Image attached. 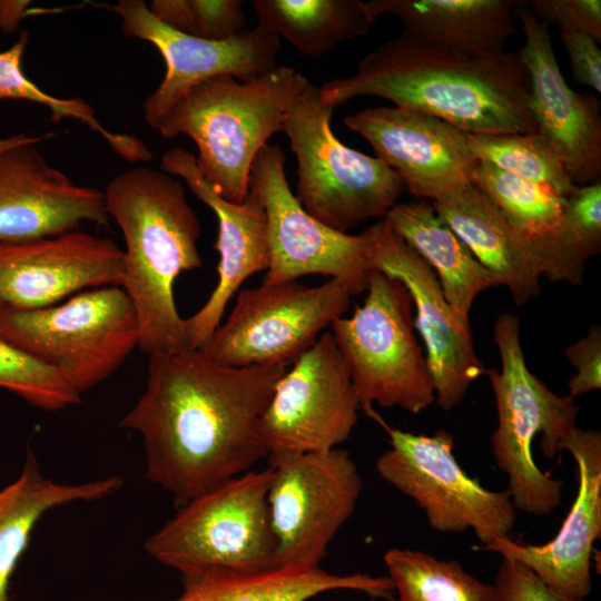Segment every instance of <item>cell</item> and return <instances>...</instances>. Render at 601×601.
<instances>
[{
    "label": "cell",
    "mask_w": 601,
    "mask_h": 601,
    "mask_svg": "<svg viewBox=\"0 0 601 601\" xmlns=\"http://www.w3.org/2000/svg\"><path fill=\"white\" fill-rule=\"evenodd\" d=\"M286 371L226 366L203 349L150 356L145 391L119 424L142 439L146 479L178 509L267 457L259 418Z\"/></svg>",
    "instance_id": "cell-1"
},
{
    "label": "cell",
    "mask_w": 601,
    "mask_h": 601,
    "mask_svg": "<svg viewBox=\"0 0 601 601\" xmlns=\"http://www.w3.org/2000/svg\"><path fill=\"white\" fill-rule=\"evenodd\" d=\"M337 107L373 96L441 118L467 134H536L530 79L518 52L469 57L405 31L364 56L356 72L325 82Z\"/></svg>",
    "instance_id": "cell-2"
},
{
    "label": "cell",
    "mask_w": 601,
    "mask_h": 601,
    "mask_svg": "<svg viewBox=\"0 0 601 601\" xmlns=\"http://www.w3.org/2000/svg\"><path fill=\"white\" fill-rule=\"evenodd\" d=\"M109 219L124 239V278L139 324L138 347L150 356L186 351L184 318L174 285L200 268V224L179 180L162 170L138 166L115 176L104 190Z\"/></svg>",
    "instance_id": "cell-3"
},
{
    "label": "cell",
    "mask_w": 601,
    "mask_h": 601,
    "mask_svg": "<svg viewBox=\"0 0 601 601\" xmlns=\"http://www.w3.org/2000/svg\"><path fill=\"white\" fill-rule=\"evenodd\" d=\"M309 86L289 66L244 82L231 76L210 78L186 90L156 130L167 139L190 137L206 180L227 200L243 203L257 155L282 131L289 108Z\"/></svg>",
    "instance_id": "cell-4"
},
{
    "label": "cell",
    "mask_w": 601,
    "mask_h": 601,
    "mask_svg": "<svg viewBox=\"0 0 601 601\" xmlns=\"http://www.w3.org/2000/svg\"><path fill=\"white\" fill-rule=\"evenodd\" d=\"M501 368L486 370L495 398L497 425L491 434L492 454L508 476L515 510L544 516L562 500L563 482L541 471L533 457L534 437L549 459L560 453L575 428L580 408L574 398L551 391L526 365L521 346L520 319L500 314L493 327Z\"/></svg>",
    "instance_id": "cell-5"
},
{
    "label": "cell",
    "mask_w": 601,
    "mask_h": 601,
    "mask_svg": "<svg viewBox=\"0 0 601 601\" xmlns=\"http://www.w3.org/2000/svg\"><path fill=\"white\" fill-rule=\"evenodd\" d=\"M272 475L269 465L249 470L194 497L146 540V552L180 575L275 568L267 503Z\"/></svg>",
    "instance_id": "cell-6"
},
{
    "label": "cell",
    "mask_w": 601,
    "mask_h": 601,
    "mask_svg": "<svg viewBox=\"0 0 601 601\" xmlns=\"http://www.w3.org/2000/svg\"><path fill=\"white\" fill-rule=\"evenodd\" d=\"M334 109L311 85L289 108L282 131L297 160L295 197L315 219L346 233L384 217L406 188L380 158L349 148L333 134Z\"/></svg>",
    "instance_id": "cell-7"
},
{
    "label": "cell",
    "mask_w": 601,
    "mask_h": 601,
    "mask_svg": "<svg viewBox=\"0 0 601 601\" xmlns=\"http://www.w3.org/2000/svg\"><path fill=\"white\" fill-rule=\"evenodd\" d=\"M366 290L351 316L329 326L361 408L373 416L376 403L417 414L435 402V392L414 333L411 295L402 283L375 269Z\"/></svg>",
    "instance_id": "cell-8"
},
{
    "label": "cell",
    "mask_w": 601,
    "mask_h": 601,
    "mask_svg": "<svg viewBox=\"0 0 601 601\" xmlns=\"http://www.w3.org/2000/svg\"><path fill=\"white\" fill-rule=\"evenodd\" d=\"M0 337L61 373L82 394L138 347L139 324L125 290L106 286L38 309H0Z\"/></svg>",
    "instance_id": "cell-9"
},
{
    "label": "cell",
    "mask_w": 601,
    "mask_h": 601,
    "mask_svg": "<svg viewBox=\"0 0 601 601\" xmlns=\"http://www.w3.org/2000/svg\"><path fill=\"white\" fill-rule=\"evenodd\" d=\"M375 420L385 427L391 443L376 461L378 475L411 497L434 530H472L483 545L510 538L516 510L509 491L487 490L471 477L455 459L450 432L413 434L390 427L378 415Z\"/></svg>",
    "instance_id": "cell-10"
},
{
    "label": "cell",
    "mask_w": 601,
    "mask_h": 601,
    "mask_svg": "<svg viewBox=\"0 0 601 601\" xmlns=\"http://www.w3.org/2000/svg\"><path fill=\"white\" fill-rule=\"evenodd\" d=\"M351 296L334 278L318 286L288 280L244 289L201 349L233 367L295 362L344 316Z\"/></svg>",
    "instance_id": "cell-11"
},
{
    "label": "cell",
    "mask_w": 601,
    "mask_h": 601,
    "mask_svg": "<svg viewBox=\"0 0 601 601\" xmlns=\"http://www.w3.org/2000/svg\"><path fill=\"white\" fill-rule=\"evenodd\" d=\"M268 462L274 566H319L329 543L355 511L363 489L358 467L347 451L337 447Z\"/></svg>",
    "instance_id": "cell-12"
},
{
    "label": "cell",
    "mask_w": 601,
    "mask_h": 601,
    "mask_svg": "<svg viewBox=\"0 0 601 601\" xmlns=\"http://www.w3.org/2000/svg\"><path fill=\"white\" fill-rule=\"evenodd\" d=\"M249 188L259 195L267 220L269 266L263 284L318 274L339 280L352 296L366 290L373 270L367 235L336 230L303 208L289 188L278 145L259 151Z\"/></svg>",
    "instance_id": "cell-13"
},
{
    "label": "cell",
    "mask_w": 601,
    "mask_h": 601,
    "mask_svg": "<svg viewBox=\"0 0 601 601\" xmlns=\"http://www.w3.org/2000/svg\"><path fill=\"white\" fill-rule=\"evenodd\" d=\"M361 404L332 333L324 332L277 382L258 424L267 459L346 441Z\"/></svg>",
    "instance_id": "cell-14"
},
{
    "label": "cell",
    "mask_w": 601,
    "mask_h": 601,
    "mask_svg": "<svg viewBox=\"0 0 601 601\" xmlns=\"http://www.w3.org/2000/svg\"><path fill=\"white\" fill-rule=\"evenodd\" d=\"M97 7L117 13L122 21V33L154 45L166 63L161 82L144 104L145 121L155 130L190 87L218 76H231L244 82L277 67L280 39L260 24L215 41L170 29L142 0H119Z\"/></svg>",
    "instance_id": "cell-15"
},
{
    "label": "cell",
    "mask_w": 601,
    "mask_h": 601,
    "mask_svg": "<svg viewBox=\"0 0 601 601\" xmlns=\"http://www.w3.org/2000/svg\"><path fill=\"white\" fill-rule=\"evenodd\" d=\"M364 233L373 269L402 283L411 295L416 312L414 328L425 345L435 401L449 411L486 373L475 352L470 322L454 312L433 269L384 219Z\"/></svg>",
    "instance_id": "cell-16"
},
{
    "label": "cell",
    "mask_w": 601,
    "mask_h": 601,
    "mask_svg": "<svg viewBox=\"0 0 601 601\" xmlns=\"http://www.w3.org/2000/svg\"><path fill=\"white\" fill-rule=\"evenodd\" d=\"M343 121L418 198L439 201L471 181L476 160L467 132L441 118L381 106L351 114Z\"/></svg>",
    "instance_id": "cell-17"
},
{
    "label": "cell",
    "mask_w": 601,
    "mask_h": 601,
    "mask_svg": "<svg viewBox=\"0 0 601 601\" xmlns=\"http://www.w3.org/2000/svg\"><path fill=\"white\" fill-rule=\"evenodd\" d=\"M124 252L80 230L0 244V309L32 311L87 289L121 286Z\"/></svg>",
    "instance_id": "cell-18"
},
{
    "label": "cell",
    "mask_w": 601,
    "mask_h": 601,
    "mask_svg": "<svg viewBox=\"0 0 601 601\" xmlns=\"http://www.w3.org/2000/svg\"><path fill=\"white\" fill-rule=\"evenodd\" d=\"M160 169L179 176L191 193L216 215L218 234L217 284L206 303L191 316L184 318L187 349H201L220 325L228 302L252 275L267 270L269 246L266 213L259 195L249 188L243 203L220 196L199 170L196 156L175 147L161 156Z\"/></svg>",
    "instance_id": "cell-19"
},
{
    "label": "cell",
    "mask_w": 601,
    "mask_h": 601,
    "mask_svg": "<svg viewBox=\"0 0 601 601\" xmlns=\"http://www.w3.org/2000/svg\"><path fill=\"white\" fill-rule=\"evenodd\" d=\"M516 10L525 42L518 52L530 79V107L538 134L554 148L577 186L600 181V101L572 90L558 65L549 27L525 8Z\"/></svg>",
    "instance_id": "cell-20"
},
{
    "label": "cell",
    "mask_w": 601,
    "mask_h": 601,
    "mask_svg": "<svg viewBox=\"0 0 601 601\" xmlns=\"http://www.w3.org/2000/svg\"><path fill=\"white\" fill-rule=\"evenodd\" d=\"M578 466V490L558 534L540 545L511 538L475 546L528 565L549 588L583 600L592 590L591 554L601 534V433L579 426L563 440Z\"/></svg>",
    "instance_id": "cell-21"
},
{
    "label": "cell",
    "mask_w": 601,
    "mask_h": 601,
    "mask_svg": "<svg viewBox=\"0 0 601 601\" xmlns=\"http://www.w3.org/2000/svg\"><path fill=\"white\" fill-rule=\"evenodd\" d=\"M36 145L0 152V244L61 235L86 221L108 225L104 191L73 183Z\"/></svg>",
    "instance_id": "cell-22"
},
{
    "label": "cell",
    "mask_w": 601,
    "mask_h": 601,
    "mask_svg": "<svg viewBox=\"0 0 601 601\" xmlns=\"http://www.w3.org/2000/svg\"><path fill=\"white\" fill-rule=\"evenodd\" d=\"M437 216L477 262L510 290L516 305L541 293L540 265L532 242L518 230L471 181L439 201Z\"/></svg>",
    "instance_id": "cell-23"
},
{
    "label": "cell",
    "mask_w": 601,
    "mask_h": 601,
    "mask_svg": "<svg viewBox=\"0 0 601 601\" xmlns=\"http://www.w3.org/2000/svg\"><path fill=\"white\" fill-rule=\"evenodd\" d=\"M519 0H371L363 2L371 24L396 17L405 32L430 45L469 57L503 52L518 30Z\"/></svg>",
    "instance_id": "cell-24"
},
{
    "label": "cell",
    "mask_w": 601,
    "mask_h": 601,
    "mask_svg": "<svg viewBox=\"0 0 601 601\" xmlns=\"http://www.w3.org/2000/svg\"><path fill=\"white\" fill-rule=\"evenodd\" d=\"M183 591L173 601H307L334 590H354L397 601L388 577L339 575L319 566H283L258 572L208 570L181 574Z\"/></svg>",
    "instance_id": "cell-25"
},
{
    "label": "cell",
    "mask_w": 601,
    "mask_h": 601,
    "mask_svg": "<svg viewBox=\"0 0 601 601\" xmlns=\"http://www.w3.org/2000/svg\"><path fill=\"white\" fill-rule=\"evenodd\" d=\"M122 479L62 484L45 477L31 450L20 475L0 490V601H10L9 585L32 531L50 510L79 501L101 500L116 493Z\"/></svg>",
    "instance_id": "cell-26"
},
{
    "label": "cell",
    "mask_w": 601,
    "mask_h": 601,
    "mask_svg": "<svg viewBox=\"0 0 601 601\" xmlns=\"http://www.w3.org/2000/svg\"><path fill=\"white\" fill-rule=\"evenodd\" d=\"M383 219L433 269L447 303L469 321L476 296L497 283L437 216L433 204L396 203Z\"/></svg>",
    "instance_id": "cell-27"
},
{
    "label": "cell",
    "mask_w": 601,
    "mask_h": 601,
    "mask_svg": "<svg viewBox=\"0 0 601 601\" xmlns=\"http://www.w3.org/2000/svg\"><path fill=\"white\" fill-rule=\"evenodd\" d=\"M252 6L257 24L313 59L371 28L361 0H255Z\"/></svg>",
    "instance_id": "cell-28"
},
{
    "label": "cell",
    "mask_w": 601,
    "mask_h": 601,
    "mask_svg": "<svg viewBox=\"0 0 601 601\" xmlns=\"http://www.w3.org/2000/svg\"><path fill=\"white\" fill-rule=\"evenodd\" d=\"M531 242L541 277L581 285L588 260L601 250V183L578 186L554 230Z\"/></svg>",
    "instance_id": "cell-29"
},
{
    "label": "cell",
    "mask_w": 601,
    "mask_h": 601,
    "mask_svg": "<svg viewBox=\"0 0 601 601\" xmlns=\"http://www.w3.org/2000/svg\"><path fill=\"white\" fill-rule=\"evenodd\" d=\"M384 563L397 601H495L493 584L480 581L456 560L392 548Z\"/></svg>",
    "instance_id": "cell-30"
},
{
    "label": "cell",
    "mask_w": 601,
    "mask_h": 601,
    "mask_svg": "<svg viewBox=\"0 0 601 601\" xmlns=\"http://www.w3.org/2000/svg\"><path fill=\"white\" fill-rule=\"evenodd\" d=\"M471 183L530 239L554 230L565 203V197L552 189L483 161L475 162Z\"/></svg>",
    "instance_id": "cell-31"
},
{
    "label": "cell",
    "mask_w": 601,
    "mask_h": 601,
    "mask_svg": "<svg viewBox=\"0 0 601 601\" xmlns=\"http://www.w3.org/2000/svg\"><path fill=\"white\" fill-rule=\"evenodd\" d=\"M476 161L545 186L562 197L578 187L552 145L540 134H467Z\"/></svg>",
    "instance_id": "cell-32"
},
{
    "label": "cell",
    "mask_w": 601,
    "mask_h": 601,
    "mask_svg": "<svg viewBox=\"0 0 601 601\" xmlns=\"http://www.w3.org/2000/svg\"><path fill=\"white\" fill-rule=\"evenodd\" d=\"M0 387L46 411L63 410L81 401V394L61 373L1 337Z\"/></svg>",
    "instance_id": "cell-33"
},
{
    "label": "cell",
    "mask_w": 601,
    "mask_h": 601,
    "mask_svg": "<svg viewBox=\"0 0 601 601\" xmlns=\"http://www.w3.org/2000/svg\"><path fill=\"white\" fill-rule=\"evenodd\" d=\"M29 40L27 30H22L18 40L7 50L0 51V100L21 99L47 107L50 119L59 122L63 118H73L99 134L107 144H114L117 135L107 129L96 117L95 109L80 98H59L40 89L23 72L22 59Z\"/></svg>",
    "instance_id": "cell-34"
},
{
    "label": "cell",
    "mask_w": 601,
    "mask_h": 601,
    "mask_svg": "<svg viewBox=\"0 0 601 601\" xmlns=\"http://www.w3.org/2000/svg\"><path fill=\"white\" fill-rule=\"evenodd\" d=\"M244 3L242 0H154L148 8L173 30L220 41L246 30Z\"/></svg>",
    "instance_id": "cell-35"
},
{
    "label": "cell",
    "mask_w": 601,
    "mask_h": 601,
    "mask_svg": "<svg viewBox=\"0 0 601 601\" xmlns=\"http://www.w3.org/2000/svg\"><path fill=\"white\" fill-rule=\"evenodd\" d=\"M530 11L541 22L553 23L560 30L589 35L601 41L600 0H533L526 1Z\"/></svg>",
    "instance_id": "cell-36"
},
{
    "label": "cell",
    "mask_w": 601,
    "mask_h": 601,
    "mask_svg": "<svg viewBox=\"0 0 601 601\" xmlns=\"http://www.w3.org/2000/svg\"><path fill=\"white\" fill-rule=\"evenodd\" d=\"M493 587L495 601H583L555 592L528 565L504 558L497 568Z\"/></svg>",
    "instance_id": "cell-37"
},
{
    "label": "cell",
    "mask_w": 601,
    "mask_h": 601,
    "mask_svg": "<svg viewBox=\"0 0 601 601\" xmlns=\"http://www.w3.org/2000/svg\"><path fill=\"white\" fill-rule=\"evenodd\" d=\"M564 355L577 373L569 380V396L601 388V327L593 325L587 335L569 345Z\"/></svg>",
    "instance_id": "cell-38"
},
{
    "label": "cell",
    "mask_w": 601,
    "mask_h": 601,
    "mask_svg": "<svg viewBox=\"0 0 601 601\" xmlns=\"http://www.w3.org/2000/svg\"><path fill=\"white\" fill-rule=\"evenodd\" d=\"M560 39L568 52L573 78L578 83L601 92V50L589 35L560 30Z\"/></svg>",
    "instance_id": "cell-39"
},
{
    "label": "cell",
    "mask_w": 601,
    "mask_h": 601,
    "mask_svg": "<svg viewBox=\"0 0 601 601\" xmlns=\"http://www.w3.org/2000/svg\"><path fill=\"white\" fill-rule=\"evenodd\" d=\"M31 1L28 0H0V29L4 33H13L19 29V23L26 17L32 14H41L49 12L63 11L69 8L65 7L60 9H41L30 8Z\"/></svg>",
    "instance_id": "cell-40"
},
{
    "label": "cell",
    "mask_w": 601,
    "mask_h": 601,
    "mask_svg": "<svg viewBox=\"0 0 601 601\" xmlns=\"http://www.w3.org/2000/svg\"><path fill=\"white\" fill-rule=\"evenodd\" d=\"M55 135L52 132H45L38 136H27V135H13L7 138H0V152L23 144H39L42 140L52 138Z\"/></svg>",
    "instance_id": "cell-41"
}]
</instances>
